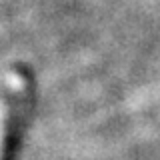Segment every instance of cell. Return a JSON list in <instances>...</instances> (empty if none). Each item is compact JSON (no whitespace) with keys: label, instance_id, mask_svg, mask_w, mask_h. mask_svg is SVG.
Returning <instances> with one entry per match:
<instances>
[{"label":"cell","instance_id":"obj_1","mask_svg":"<svg viewBox=\"0 0 160 160\" xmlns=\"http://www.w3.org/2000/svg\"><path fill=\"white\" fill-rule=\"evenodd\" d=\"M8 86L10 94L2 112V124H0V160H14L24 124V114L28 108L26 80L20 74H12Z\"/></svg>","mask_w":160,"mask_h":160}]
</instances>
